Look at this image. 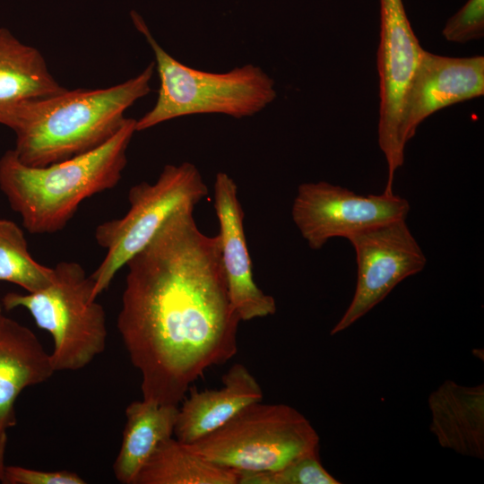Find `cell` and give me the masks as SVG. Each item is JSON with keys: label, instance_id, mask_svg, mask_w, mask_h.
<instances>
[{"label": "cell", "instance_id": "obj_1", "mask_svg": "<svg viewBox=\"0 0 484 484\" xmlns=\"http://www.w3.org/2000/svg\"><path fill=\"white\" fill-rule=\"evenodd\" d=\"M194 210L173 214L126 266L117 326L143 399L179 405L204 372L238 352L241 319L228 292L219 235Z\"/></svg>", "mask_w": 484, "mask_h": 484}, {"label": "cell", "instance_id": "obj_2", "mask_svg": "<svg viewBox=\"0 0 484 484\" xmlns=\"http://www.w3.org/2000/svg\"><path fill=\"white\" fill-rule=\"evenodd\" d=\"M151 63L138 75L104 89H65L29 101L8 127L16 135L18 159L44 167L93 151L112 138L126 121L125 110L151 91Z\"/></svg>", "mask_w": 484, "mask_h": 484}, {"label": "cell", "instance_id": "obj_3", "mask_svg": "<svg viewBox=\"0 0 484 484\" xmlns=\"http://www.w3.org/2000/svg\"><path fill=\"white\" fill-rule=\"evenodd\" d=\"M135 132L136 119L127 118L99 148L44 167L28 166L9 150L0 158V189L29 232H57L82 201L117 185Z\"/></svg>", "mask_w": 484, "mask_h": 484}, {"label": "cell", "instance_id": "obj_4", "mask_svg": "<svg viewBox=\"0 0 484 484\" xmlns=\"http://www.w3.org/2000/svg\"><path fill=\"white\" fill-rule=\"evenodd\" d=\"M131 16L153 51L160 78L155 105L136 120V132L195 114H222L238 119L251 117L276 99L274 81L261 67L247 64L225 73L189 67L162 48L136 12Z\"/></svg>", "mask_w": 484, "mask_h": 484}, {"label": "cell", "instance_id": "obj_5", "mask_svg": "<svg viewBox=\"0 0 484 484\" xmlns=\"http://www.w3.org/2000/svg\"><path fill=\"white\" fill-rule=\"evenodd\" d=\"M93 287L81 264L63 261L54 267L53 281L45 289L3 298L6 310L26 308L37 326L51 334L56 372L82 369L106 348V312L93 298Z\"/></svg>", "mask_w": 484, "mask_h": 484}, {"label": "cell", "instance_id": "obj_6", "mask_svg": "<svg viewBox=\"0 0 484 484\" xmlns=\"http://www.w3.org/2000/svg\"><path fill=\"white\" fill-rule=\"evenodd\" d=\"M195 453L237 471L279 470L318 454L319 436L310 421L283 403L257 402L215 431L186 444Z\"/></svg>", "mask_w": 484, "mask_h": 484}, {"label": "cell", "instance_id": "obj_7", "mask_svg": "<svg viewBox=\"0 0 484 484\" xmlns=\"http://www.w3.org/2000/svg\"><path fill=\"white\" fill-rule=\"evenodd\" d=\"M207 194L201 173L190 162L166 165L156 182L132 186L127 212L95 229L96 242L107 254L91 275L93 298L108 288L116 273L151 242L173 214L194 210Z\"/></svg>", "mask_w": 484, "mask_h": 484}, {"label": "cell", "instance_id": "obj_8", "mask_svg": "<svg viewBox=\"0 0 484 484\" xmlns=\"http://www.w3.org/2000/svg\"><path fill=\"white\" fill-rule=\"evenodd\" d=\"M380 15L378 144L388 168L384 192L393 194L394 174L404 161L402 111L424 49L413 32L402 0H380Z\"/></svg>", "mask_w": 484, "mask_h": 484}, {"label": "cell", "instance_id": "obj_9", "mask_svg": "<svg viewBox=\"0 0 484 484\" xmlns=\"http://www.w3.org/2000/svg\"><path fill=\"white\" fill-rule=\"evenodd\" d=\"M410 203L397 194L361 195L325 181L298 186L291 216L311 249L329 239L350 237L374 227L406 220Z\"/></svg>", "mask_w": 484, "mask_h": 484}, {"label": "cell", "instance_id": "obj_10", "mask_svg": "<svg viewBox=\"0 0 484 484\" xmlns=\"http://www.w3.org/2000/svg\"><path fill=\"white\" fill-rule=\"evenodd\" d=\"M348 240L356 253L353 298L330 334H337L379 304L398 283L421 272L426 256L405 220L385 223Z\"/></svg>", "mask_w": 484, "mask_h": 484}, {"label": "cell", "instance_id": "obj_11", "mask_svg": "<svg viewBox=\"0 0 484 484\" xmlns=\"http://www.w3.org/2000/svg\"><path fill=\"white\" fill-rule=\"evenodd\" d=\"M214 209L220 224L222 267L234 309L241 321L275 314V299L260 290L254 281L238 186L225 172L216 175Z\"/></svg>", "mask_w": 484, "mask_h": 484}, {"label": "cell", "instance_id": "obj_12", "mask_svg": "<svg viewBox=\"0 0 484 484\" xmlns=\"http://www.w3.org/2000/svg\"><path fill=\"white\" fill-rule=\"evenodd\" d=\"M484 94V57H448L423 51L402 117L404 144L434 112Z\"/></svg>", "mask_w": 484, "mask_h": 484}, {"label": "cell", "instance_id": "obj_13", "mask_svg": "<svg viewBox=\"0 0 484 484\" xmlns=\"http://www.w3.org/2000/svg\"><path fill=\"white\" fill-rule=\"evenodd\" d=\"M221 383L219 389H189V395L178 406L175 438L184 444L194 443L264 398L258 381L241 363L233 364L221 376Z\"/></svg>", "mask_w": 484, "mask_h": 484}, {"label": "cell", "instance_id": "obj_14", "mask_svg": "<svg viewBox=\"0 0 484 484\" xmlns=\"http://www.w3.org/2000/svg\"><path fill=\"white\" fill-rule=\"evenodd\" d=\"M429 430L439 445L464 456L484 459V385L444 381L428 396Z\"/></svg>", "mask_w": 484, "mask_h": 484}, {"label": "cell", "instance_id": "obj_15", "mask_svg": "<svg viewBox=\"0 0 484 484\" xmlns=\"http://www.w3.org/2000/svg\"><path fill=\"white\" fill-rule=\"evenodd\" d=\"M50 354L28 327L3 315L0 319V420L16 422L14 402L21 392L55 373Z\"/></svg>", "mask_w": 484, "mask_h": 484}, {"label": "cell", "instance_id": "obj_16", "mask_svg": "<svg viewBox=\"0 0 484 484\" xmlns=\"http://www.w3.org/2000/svg\"><path fill=\"white\" fill-rule=\"evenodd\" d=\"M65 89L37 48L0 28V124L8 126L14 112L25 103Z\"/></svg>", "mask_w": 484, "mask_h": 484}, {"label": "cell", "instance_id": "obj_17", "mask_svg": "<svg viewBox=\"0 0 484 484\" xmlns=\"http://www.w3.org/2000/svg\"><path fill=\"white\" fill-rule=\"evenodd\" d=\"M178 405L134 401L125 409L121 447L113 464L117 480L134 484L158 445L174 434Z\"/></svg>", "mask_w": 484, "mask_h": 484}, {"label": "cell", "instance_id": "obj_18", "mask_svg": "<svg viewBox=\"0 0 484 484\" xmlns=\"http://www.w3.org/2000/svg\"><path fill=\"white\" fill-rule=\"evenodd\" d=\"M235 470L220 466L172 436L162 441L134 484H238Z\"/></svg>", "mask_w": 484, "mask_h": 484}, {"label": "cell", "instance_id": "obj_19", "mask_svg": "<svg viewBox=\"0 0 484 484\" xmlns=\"http://www.w3.org/2000/svg\"><path fill=\"white\" fill-rule=\"evenodd\" d=\"M53 278L54 268L39 264L30 255L22 229L12 220L0 219V281L32 293L48 287Z\"/></svg>", "mask_w": 484, "mask_h": 484}, {"label": "cell", "instance_id": "obj_20", "mask_svg": "<svg viewBox=\"0 0 484 484\" xmlns=\"http://www.w3.org/2000/svg\"><path fill=\"white\" fill-rule=\"evenodd\" d=\"M238 472V484H339L321 464L318 454L298 459L272 471Z\"/></svg>", "mask_w": 484, "mask_h": 484}, {"label": "cell", "instance_id": "obj_21", "mask_svg": "<svg viewBox=\"0 0 484 484\" xmlns=\"http://www.w3.org/2000/svg\"><path fill=\"white\" fill-rule=\"evenodd\" d=\"M443 35L448 41L466 43L483 38L484 0H468L446 22Z\"/></svg>", "mask_w": 484, "mask_h": 484}, {"label": "cell", "instance_id": "obj_22", "mask_svg": "<svg viewBox=\"0 0 484 484\" xmlns=\"http://www.w3.org/2000/svg\"><path fill=\"white\" fill-rule=\"evenodd\" d=\"M4 484H85L76 472L69 471H47L22 466H5L1 480Z\"/></svg>", "mask_w": 484, "mask_h": 484}, {"label": "cell", "instance_id": "obj_23", "mask_svg": "<svg viewBox=\"0 0 484 484\" xmlns=\"http://www.w3.org/2000/svg\"><path fill=\"white\" fill-rule=\"evenodd\" d=\"M8 428L0 420V480H2L4 471V451L6 445V429Z\"/></svg>", "mask_w": 484, "mask_h": 484}, {"label": "cell", "instance_id": "obj_24", "mask_svg": "<svg viewBox=\"0 0 484 484\" xmlns=\"http://www.w3.org/2000/svg\"><path fill=\"white\" fill-rule=\"evenodd\" d=\"M2 316H3V314H2L1 306H0V319Z\"/></svg>", "mask_w": 484, "mask_h": 484}]
</instances>
